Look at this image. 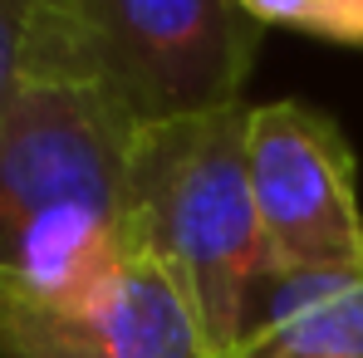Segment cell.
<instances>
[{"label": "cell", "instance_id": "3", "mask_svg": "<svg viewBox=\"0 0 363 358\" xmlns=\"http://www.w3.org/2000/svg\"><path fill=\"white\" fill-rule=\"evenodd\" d=\"M255 45L245 0H40L30 84L89 89L138 133L241 104Z\"/></svg>", "mask_w": 363, "mask_h": 358}, {"label": "cell", "instance_id": "1", "mask_svg": "<svg viewBox=\"0 0 363 358\" xmlns=\"http://www.w3.org/2000/svg\"><path fill=\"white\" fill-rule=\"evenodd\" d=\"M123 245L172 275L211 358L236 349L270 260L250 196V104L147 123L128 142Z\"/></svg>", "mask_w": 363, "mask_h": 358}, {"label": "cell", "instance_id": "8", "mask_svg": "<svg viewBox=\"0 0 363 358\" xmlns=\"http://www.w3.org/2000/svg\"><path fill=\"white\" fill-rule=\"evenodd\" d=\"M35 20H40V0H0V118L30 89Z\"/></svg>", "mask_w": 363, "mask_h": 358}, {"label": "cell", "instance_id": "7", "mask_svg": "<svg viewBox=\"0 0 363 358\" xmlns=\"http://www.w3.org/2000/svg\"><path fill=\"white\" fill-rule=\"evenodd\" d=\"M245 10L260 25H290L334 45H363V0H245Z\"/></svg>", "mask_w": 363, "mask_h": 358}, {"label": "cell", "instance_id": "6", "mask_svg": "<svg viewBox=\"0 0 363 358\" xmlns=\"http://www.w3.org/2000/svg\"><path fill=\"white\" fill-rule=\"evenodd\" d=\"M226 358H363V270L359 275L270 270Z\"/></svg>", "mask_w": 363, "mask_h": 358}, {"label": "cell", "instance_id": "4", "mask_svg": "<svg viewBox=\"0 0 363 358\" xmlns=\"http://www.w3.org/2000/svg\"><path fill=\"white\" fill-rule=\"evenodd\" d=\"M250 196L270 270H363V206L354 186V152L329 113L300 99L250 108Z\"/></svg>", "mask_w": 363, "mask_h": 358}, {"label": "cell", "instance_id": "2", "mask_svg": "<svg viewBox=\"0 0 363 358\" xmlns=\"http://www.w3.org/2000/svg\"><path fill=\"white\" fill-rule=\"evenodd\" d=\"M133 128L89 89L30 84L0 118V290L69 299L123 260Z\"/></svg>", "mask_w": 363, "mask_h": 358}, {"label": "cell", "instance_id": "5", "mask_svg": "<svg viewBox=\"0 0 363 358\" xmlns=\"http://www.w3.org/2000/svg\"><path fill=\"white\" fill-rule=\"evenodd\" d=\"M0 358H211V349L172 275L123 245V260L84 295L0 290Z\"/></svg>", "mask_w": 363, "mask_h": 358}]
</instances>
